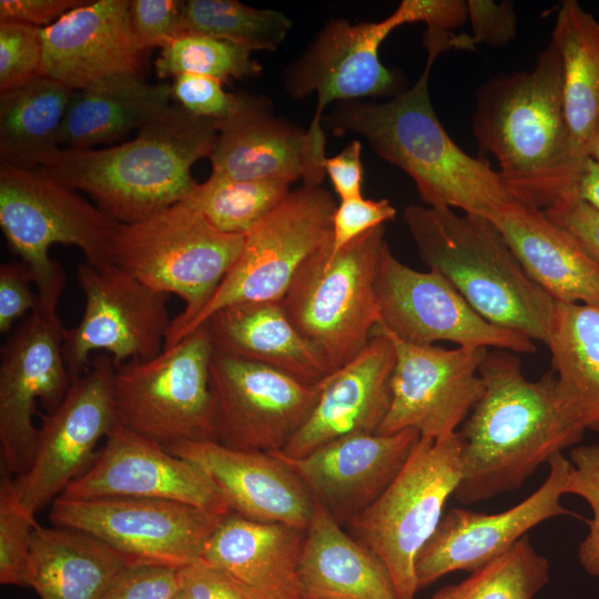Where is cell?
<instances>
[{
  "label": "cell",
  "mask_w": 599,
  "mask_h": 599,
  "mask_svg": "<svg viewBox=\"0 0 599 599\" xmlns=\"http://www.w3.org/2000/svg\"><path fill=\"white\" fill-rule=\"evenodd\" d=\"M479 375L484 394L458 430L463 449L454 496L464 505L519 489L586 432L560 403L554 372L529 380L514 352L489 348Z\"/></svg>",
  "instance_id": "cell-1"
},
{
  "label": "cell",
  "mask_w": 599,
  "mask_h": 599,
  "mask_svg": "<svg viewBox=\"0 0 599 599\" xmlns=\"http://www.w3.org/2000/svg\"><path fill=\"white\" fill-rule=\"evenodd\" d=\"M471 130L519 203L544 211L576 190L585 162L570 140L561 60L551 41L530 71L497 75L477 89Z\"/></svg>",
  "instance_id": "cell-2"
},
{
  "label": "cell",
  "mask_w": 599,
  "mask_h": 599,
  "mask_svg": "<svg viewBox=\"0 0 599 599\" xmlns=\"http://www.w3.org/2000/svg\"><path fill=\"white\" fill-rule=\"evenodd\" d=\"M220 122L170 105L138 135L105 149L58 148L37 167L87 193L118 224H131L182 202L197 182L193 164L210 158Z\"/></svg>",
  "instance_id": "cell-3"
},
{
  "label": "cell",
  "mask_w": 599,
  "mask_h": 599,
  "mask_svg": "<svg viewBox=\"0 0 599 599\" xmlns=\"http://www.w3.org/2000/svg\"><path fill=\"white\" fill-rule=\"evenodd\" d=\"M427 59L418 80L383 103H336L326 120L337 134L364 136L378 156L410 176L430 207L493 220L516 201L498 171L466 153L447 133L432 104Z\"/></svg>",
  "instance_id": "cell-4"
},
{
  "label": "cell",
  "mask_w": 599,
  "mask_h": 599,
  "mask_svg": "<svg viewBox=\"0 0 599 599\" xmlns=\"http://www.w3.org/2000/svg\"><path fill=\"white\" fill-rule=\"evenodd\" d=\"M403 221L423 263L483 318L546 344L556 300L528 276L491 220L413 204Z\"/></svg>",
  "instance_id": "cell-5"
},
{
  "label": "cell",
  "mask_w": 599,
  "mask_h": 599,
  "mask_svg": "<svg viewBox=\"0 0 599 599\" xmlns=\"http://www.w3.org/2000/svg\"><path fill=\"white\" fill-rule=\"evenodd\" d=\"M384 234V225L375 227L336 252L331 238L302 264L282 300L332 373L363 351L380 323L376 282Z\"/></svg>",
  "instance_id": "cell-6"
},
{
  "label": "cell",
  "mask_w": 599,
  "mask_h": 599,
  "mask_svg": "<svg viewBox=\"0 0 599 599\" xmlns=\"http://www.w3.org/2000/svg\"><path fill=\"white\" fill-rule=\"evenodd\" d=\"M243 242L244 235L219 231L182 201L145 220L119 224L112 260L149 288L184 301L166 342L205 306L238 257Z\"/></svg>",
  "instance_id": "cell-7"
},
{
  "label": "cell",
  "mask_w": 599,
  "mask_h": 599,
  "mask_svg": "<svg viewBox=\"0 0 599 599\" xmlns=\"http://www.w3.org/2000/svg\"><path fill=\"white\" fill-rule=\"evenodd\" d=\"M0 226L11 251L29 267L38 294L64 287V272L49 256L54 244L79 247L94 267L114 264L112 242L119 224L38 169L1 162Z\"/></svg>",
  "instance_id": "cell-8"
},
{
  "label": "cell",
  "mask_w": 599,
  "mask_h": 599,
  "mask_svg": "<svg viewBox=\"0 0 599 599\" xmlns=\"http://www.w3.org/2000/svg\"><path fill=\"white\" fill-rule=\"evenodd\" d=\"M463 439L420 437L403 468L364 511L347 525L387 569L397 599L419 590L415 564L437 529L460 479Z\"/></svg>",
  "instance_id": "cell-9"
},
{
  "label": "cell",
  "mask_w": 599,
  "mask_h": 599,
  "mask_svg": "<svg viewBox=\"0 0 599 599\" xmlns=\"http://www.w3.org/2000/svg\"><path fill=\"white\" fill-rule=\"evenodd\" d=\"M337 204L321 186L288 196L244 235L238 257L205 306L173 337L171 347L231 305L282 302L302 264L332 238Z\"/></svg>",
  "instance_id": "cell-10"
},
{
  "label": "cell",
  "mask_w": 599,
  "mask_h": 599,
  "mask_svg": "<svg viewBox=\"0 0 599 599\" xmlns=\"http://www.w3.org/2000/svg\"><path fill=\"white\" fill-rule=\"evenodd\" d=\"M214 348L204 326L156 356L115 367L118 422L163 446L215 440L210 364Z\"/></svg>",
  "instance_id": "cell-11"
},
{
  "label": "cell",
  "mask_w": 599,
  "mask_h": 599,
  "mask_svg": "<svg viewBox=\"0 0 599 599\" xmlns=\"http://www.w3.org/2000/svg\"><path fill=\"white\" fill-rule=\"evenodd\" d=\"M63 288L39 294L37 307L7 337L0 351V450L4 474L22 475L30 466L38 428L37 400L52 413L70 385L58 314Z\"/></svg>",
  "instance_id": "cell-12"
},
{
  "label": "cell",
  "mask_w": 599,
  "mask_h": 599,
  "mask_svg": "<svg viewBox=\"0 0 599 599\" xmlns=\"http://www.w3.org/2000/svg\"><path fill=\"white\" fill-rule=\"evenodd\" d=\"M225 515L166 499L60 495L49 519L53 526L95 536L133 565L180 569L201 559Z\"/></svg>",
  "instance_id": "cell-13"
},
{
  "label": "cell",
  "mask_w": 599,
  "mask_h": 599,
  "mask_svg": "<svg viewBox=\"0 0 599 599\" xmlns=\"http://www.w3.org/2000/svg\"><path fill=\"white\" fill-rule=\"evenodd\" d=\"M77 277L84 311L78 325L65 329L63 342L72 380L88 370L92 352H105L116 367L164 349L172 322L166 294L149 288L115 264L98 268L84 262Z\"/></svg>",
  "instance_id": "cell-14"
},
{
  "label": "cell",
  "mask_w": 599,
  "mask_h": 599,
  "mask_svg": "<svg viewBox=\"0 0 599 599\" xmlns=\"http://www.w3.org/2000/svg\"><path fill=\"white\" fill-rule=\"evenodd\" d=\"M112 358L98 354L85 373L71 382L61 404L42 420L29 468L13 478L22 507L31 515L44 508L93 461L95 446L118 423Z\"/></svg>",
  "instance_id": "cell-15"
},
{
  "label": "cell",
  "mask_w": 599,
  "mask_h": 599,
  "mask_svg": "<svg viewBox=\"0 0 599 599\" xmlns=\"http://www.w3.org/2000/svg\"><path fill=\"white\" fill-rule=\"evenodd\" d=\"M376 292L378 326L403 342L435 345L444 341L514 353L536 351L529 337L483 318L437 272L417 271L400 262L387 243L380 256Z\"/></svg>",
  "instance_id": "cell-16"
},
{
  "label": "cell",
  "mask_w": 599,
  "mask_h": 599,
  "mask_svg": "<svg viewBox=\"0 0 599 599\" xmlns=\"http://www.w3.org/2000/svg\"><path fill=\"white\" fill-rule=\"evenodd\" d=\"M215 440L235 449L283 450L309 416L321 383L213 352L210 364Z\"/></svg>",
  "instance_id": "cell-17"
},
{
  "label": "cell",
  "mask_w": 599,
  "mask_h": 599,
  "mask_svg": "<svg viewBox=\"0 0 599 599\" xmlns=\"http://www.w3.org/2000/svg\"><path fill=\"white\" fill-rule=\"evenodd\" d=\"M392 339L396 362L389 409L378 434L415 429L420 437L439 439L458 432L485 386L479 366L489 348H445Z\"/></svg>",
  "instance_id": "cell-18"
},
{
  "label": "cell",
  "mask_w": 599,
  "mask_h": 599,
  "mask_svg": "<svg viewBox=\"0 0 599 599\" xmlns=\"http://www.w3.org/2000/svg\"><path fill=\"white\" fill-rule=\"evenodd\" d=\"M548 465L549 474L538 489L505 511L484 514L454 508L445 514L417 556L418 588L427 587L449 572L477 570L547 519L565 515L580 517L561 504L571 461L559 453Z\"/></svg>",
  "instance_id": "cell-19"
},
{
  "label": "cell",
  "mask_w": 599,
  "mask_h": 599,
  "mask_svg": "<svg viewBox=\"0 0 599 599\" xmlns=\"http://www.w3.org/2000/svg\"><path fill=\"white\" fill-rule=\"evenodd\" d=\"M397 24L389 14L380 21H328L305 51L284 71V88L293 99L313 93L317 103L311 128L321 129L331 103L382 97L398 89L399 77L379 59L383 41Z\"/></svg>",
  "instance_id": "cell-20"
},
{
  "label": "cell",
  "mask_w": 599,
  "mask_h": 599,
  "mask_svg": "<svg viewBox=\"0 0 599 599\" xmlns=\"http://www.w3.org/2000/svg\"><path fill=\"white\" fill-rule=\"evenodd\" d=\"M62 496L79 499L133 497L174 500L229 514L230 508L205 474L159 441L119 422L90 466Z\"/></svg>",
  "instance_id": "cell-21"
},
{
  "label": "cell",
  "mask_w": 599,
  "mask_h": 599,
  "mask_svg": "<svg viewBox=\"0 0 599 599\" xmlns=\"http://www.w3.org/2000/svg\"><path fill=\"white\" fill-rule=\"evenodd\" d=\"M323 129L306 131L274 115L264 97L240 93L236 112L220 122L212 173L232 180H282L319 186L325 173Z\"/></svg>",
  "instance_id": "cell-22"
},
{
  "label": "cell",
  "mask_w": 599,
  "mask_h": 599,
  "mask_svg": "<svg viewBox=\"0 0 599 599\" xmlns=\"http://www.w3.org/2000/svg\"><path fill=\"white\" fill-rule=\"evenodd\" d=\"M420 435L415 429L394 434H354L324 444L305 456L284 461L341 525L372 505L405 465Z\"/></svg>",
  "instance_id": "cell-23"
},
{
  "label": "cell",
  "mask_w": 599,
  "mask_h": 599,
  "mask_svg": "<svg viewBox=\"0 0 599 599\" xmlns=\"http://www.w3.org/2000/svg\"><path fill=\"white\" fill-rule=\"evenodd\" d=\"M201 469L232 512L306 530L315 500L301 478L271 453L242 450L217 440H181L164 446Z\"/></svg>",
  "instance_id": "cell-24"
},
{
  "label": "cell",
  "mask_w": 599,
  "mask_h": 599,
  "mask_svg": "<svg viewBox=\"0 0 599 599\" xmlns=\"http://www.w3.org/2000/svg\"><path fill=\"white\" fill-rule=\"evenodd\" d=\"M130 0L83 1L41 29L42 73L73 91L120 74H140L144 50L130 23Z\"/></svg>",
  "instance_id": "cell-25"
},
{
  "label": "cell",
  "mask_w": 599,
  "mask_h": 599,
  "mask_svg": "<svg viewBox=\"0 0 599 599\" xmlns=\"http://www.w3.org/2000/svg\"><path fill=\"white\" fill-rule=\"evenodd\" d=\"M395 362L392 339L376 328L358 355L321 382L309 416L280 451L298 458L339 437L377 433L389 409Z\"/></svg>",
  "instance_id": "cell-26"
},
{
  "label": "cell",
  "mask_w": 599,
  "mask_h": 599,
  "mask_svg": "<svg viewBox=\"0 0 599 599\" xmlns=\"http://www.w3.org/2000/svg\"><path fill=\"white\" fill-rule=\"evenodd\" d=\"M491 221L528 276L554 300L599 305V263L572 234L518 201Z\"/></svg>",
  "instance_id": "cell-27"
},
{
  "label": "cell",
  "mask_w": 599,
  "mask_h": 599,
  "mask_svg": "<svg viewBox=\"0 0 599 599\" xmlns=\"http://www.w3.org/2000/svg\"><path fill=\"white\" fill-rule=\"evenodd\" d=\"M305 530L229 512L205 545L201 560L217 567L264 599H304L298 564Z\"/></svg>",
  "instance_id": "cell-28"
},
{
  "label": "cell",
  "mask_w": 599,
  "mask_h": 599,
  "mask_svg": "<svg viewBox=\"0 0 599 599\" xmlns=\"http://www.w3.org/2000/svg\"><path fill=\"white\" fill-rule=\"evenodd\" d=\"M202 326L215 352L266 365L306 384H318L332 373L292 324L282 302L231 305Z\"/></svg>",
  "instance_id": "cell-29"
},
{
  "label": "cell",
  "mask_w": 599,
  "mask_h": 599,
  "mask_svg": "<svg viewBox=\"0 0 599 599\" xmlns=\"http://www.w3.org/2000/svg\"><path fill=\"white\" fill-rule=\"evenodd\" d=\"M298 580L304 599H397L378 557L317 501L305 530Z\"/></svg>",
  "instance_id": "cell-30"
},
{
  "label": "cell",
  "mask_w": 599,
  "mask_h": 599,
  "mask_svg": "<svg viewBox=\"0 0 599 599\" xmlns=\"http://www.w3.org/2000/svg\"><path fill=\"white\" fill-rule=\"evenodd\" d=\"M133 565L85 531L38 525L32 535L28 587L40 599H101Z\"/></svg>",
  "instance_id": "cell-31"
},
{
  "label": "cell",
  "mask_w": 599,
  "mask_h": 599,
  "mask_svg": "<svg viewBox=\"0 0 599 599\" xmlns=\"http://www.w3.org/2000/svg\"><path fill=\"white\" fill-rule=\"evenodd\" d=\"M171 84L120 74L73 91L59 133V148L83 150L138 131L171 104Z\"/></svg>",
  "instance_id": "cell-32"
},
{
  "label": "cell",
  "mask_w": 599,
  "mask_h": 599,
  "mask_svg": "<svg viewBox=\"0 0 599 599\" xmlns=\"http://www.w3.org/2000/svg\"><path fill=\"white\" fill-rule=\"evenodd\" d=\"M546 345L564 408L599 430V305L556 301Z\"/></svg>",
  "instance_id": "cell-33"
},
{
  "label": "cell",
  "mask_w": 599,
  "mask_h": 599,
  "mask_svg": "<svg viewBox=\"0 0 599 599\" xmlns=\"http://www.w3.org/2000/svg\"><path fill=\"white\" fill-rule=\"evenodd\" d=\"M561 60L562 101L578 159L588 150L599 122V21L575 0L564 1L550 40Z\"/></svg>",
  "instance_id": "cell-34"
},
{
  "label": "cell",
  "mask_w": 599,
  "mask_h": 599,
  "mask_svg": "<svg viewBox=\"0 0 599 599\" xmlns=\"http://www.w3.org/2000/svg\"><path fill=\"white\" fill-rule=\"evenodd\" d=\"M73 90L40 75L0 93L1 162L37 169L59 148V133Z\"/></svg>",
  "instance_id": "cell-35"
},
{
  "label": "cell",
  "mask_w": 599,
  "mask_h": 599,
  "mask_svg": "<svg viewBox=\"0 0 599 599\" xmlns=\"http://www.w3.org/2000/svg\"><path fill=\"white\" fill-rule=\"evenodd\" d=\"M282 180H232L214 173L184 200L223 233L245 235L291 193Z\"/></svg>",
  "instance_id": "cell-36"
},
{
  "label": "cell",
  "mask_w": 599,
  "mask_h": 599,
  "mask_svg": "<svg viewBox=\"0 0 599 599\" xmlns=\"http://www.w3.org/2000/svg\"><path fill=\"white\" fill-rule=\"evenodd\" d=\"M183 28L184 33L212 37L251 52L274 51L290 32L292 21L281 11L256 9L236 0H189Z\"/></svg>",
  "instance_id": "cell-37"
},
{
  "label": "cell",
  "mask_w": 599,
  "mask_h": 599,
  "mask_svg": "<svg viewBox=\"0 0 599 599\" xmlns=\"http://www.w3.org/2000/svg\"><path fill=\"white\" fill-rule=\"evenodd\" d=\"M549 579L548 559L535 550L526 535L468 578L437 590L430 599H534Z\"/></svg>",
  "instance_id": "cell-38"
},
{
  "label": "cell",
  "mask_w": 599,
  "mask_h": 599,
  "mask_svg": "<svg viewBox=\"0 0 599 599\" xmlns=\"http://www.w3.org/2000/svg\"><path fill=\"white\" fill-rule=\"evenodd\" d=\"M154 64L160 79L195 73L224 83L232 78H253L262 72V65L252 58L251 51L196 33H183L166 43Z\"/></svg>",
  "instance_id": "cell-39"
},
{
  "label": "cell",
  "mask_w": 599,
  "mask_h": 599,
  "mask_svg": "<svg viewBox=\"0 0 599 599\" xmlns=\"http://www.w3.org/2000/svg\"><path fill=\"white\" fill-rule=\"evenodd\" d=\"M38 526L20 504L14 479L3 474L0 483V583L28 587L31 541Z\"/></svg>",
  "instance_id": "cell-40"
},
{
  "label": "cell",
  "mask_w": 599,
  "mask_h": 599,
  "mask_svg": "<svg viewBox=\"0 0 599 599\" xmlns=\"http://www.w3.org/2000/svg\"><path fill=\"white\" fill-rule=\"evenodd\" d=\"M392 17L397 27L424 22L427 30L424 45L427 58L437 59L446 50H471L475 48L470 35H456L451 31L468 19L467 1L463 0H403Z\"/></svg>",
  "instance_id": "cell-41"
},
{
  "label": "cell",
  "mask_w": 599,
  "mask_h": 599,
  "mask_svg": "<svg viewBox=\"0 0 599 599\" xmlns=\"http://www.w3.org/2000/svg\"><path fill=\"white\" fill-rule=\"evenodd\" d=\"M570 461L566 494L580 496L592 510V518L587 520L589 532L579 546L578 559L589 575L599 577V443L572 448Z\"/></svg>",
  "instance_id": "cell-42"
},
{
  "label": "cell",
  "mask_w": 599,
  "mask_h": 599,
  "mask_svg": "<svg viewBox=\"0 0 599 599\" xmlns=\"http://www.w3.org/2000/svg\"><path fill=\"white\" fill-rule=\"evenodd\" d=\"M42 60L41 28L0 22V93L43 75Z\"/></svg>",
  "instance_id": "cell-43"
},
{
  "label": "cell",
  "mask_w": 599,
  "mask_h": 599,
  "mask_svg": "<svg viewBox=\"0 0 599 599\" xmlns=\"http://www.w3.org/2000/svg\"><path fill=\"white\" fill-rule=\"evenodd\" d=\"M172 99L193 115L219 122L229 120L237 110L240 93H229L216 78L181 73L171 84Z\"/></svg>",
  "instance_id": "cell-44"
},
{
  "label": "cell",
  "mask_w": 599,
  "mask_h": 599,
  "mask_svg": "<svg viewBox=\"0 0 599 599\" xmlns=\"http://www.w3.org/2000/svg\"><path fill=\"white\" fill-rule=\"evenodd\" d=\"M185 1L130 0V23L142 50L164 47L184 33Z\"/></svg>",
  "instance_id": "cell-45"
},
{
  "label": "cell",
  "mask_w": 599,
  "mask_h": 599,
  "mask_svg": "<svg viewBox=\"0 0 599 599\" xmlns=\"http://www.w3.org/2000/svg\"><path fill=\"white\" fill-rule=\"evenodd\" d=\"M395 215L396 209L387 199L372 200L362 195L341 200L332 217V250L339 251Z\"/></svg>",
  "instance_id": "cell-46"
},
{
  "label": "cell",
  "mask_w": 599,
  "mask_h": 599,
  "mask_svg": "<svg viewBox=\"0 0 599 599\" xmlns=\"http://www.w3.org/2000/svg\"><path fill=\"white\" fill-rule=\"evenodd\" d=\"M183 599H264L226 571L199 559L176 570Z\"/></svg>",
  "instance_id": "cell-47"
},
{
  "label": "cell",
  "mask_w": 599,
  "mask_h": 599,
  "mask_svg": "<svg viewBox=\"0 0 599 599\" xmlns=\"http://www.w3.org/2000/svg\"><path fill=\"white\" fill-rule=\"evenodd\" d=\"M34 281L22 262L10 261L0 265V332L8 334L13 324L26 318L38 305L39 294L31 285Z\"/></svg>",
  "instance_id": "cell-48"
},
{
  "label": "cell",
  "mask_w": 599,
  "mask_h": 599,
  "mask_svg": "<svg viewBox=\"0 0 599 599\" xmlns=\"http://www.w3.org/2000/svg\"><path fill=\"white\" fill-rule=\"evenodd\" d=\"M176 570L153 565L131 566L101 599H171L177 592Z\"/></svg>",
  "instance_id": "cell-49"
},
{
  "label": "cell",
  "mask_w": 599,
  "mask_h": 599,
  "mask_svg": "<svg viewBox=\"0 0 599 599\" xmlns=\"http://www.w3.org/2000/svg\"><path fill=\"white\" fill-rule=\"evenodd\" d=\"M471 40L498 49L511 42L517 32V16L511 1L468 0Z\"/></svg>",
  "instance_id": "cell-50"
},
{
  "label": "cell",
  "mask_w": 599,
  "mask_h": 599,
  "mask_svg": "<svg viewBox=\"0 0 599 599\" xmlns=\"http://www.w3.org/2000/svg\"><path fill=\"white\" fill-rule=\"evenodd\" d=\"M542 212L572 234L599 263V212L582 201L576 190L566 193Z\"/></svg>",
  "instance_id": "cell-51"
},
{
  "label": "cell",
  "mask_w": 599,
  "mask_h": 599,
  "mask_svg": "<svg viewBox=\"0 0 599 599\" xmlns=\"http://www.w3.org/2000/svg\"><path fill=\"white\" fill-rule=\"evenodd\" d=\"M83 0H1L0 22L45 28Z\"/></svg>",
  "instance_id": "cell-52"
},
{
  "label": "cell",
  "mask_w": 599,
  "mask_h": 599,
  "mask_svg": "<svg viewBox=\"0 0 599 599\" xmlns=\"http://www.w3.org/2000/svg\"><path fill=\"white\" fill-rule=\"evenodd\" d=\"M324 167L341 200L362 196L364 171L358 140L349 142L336 155L326 158Z\"/></svg>",
  "instance_id": "cell-53"
},
{
  "label": "cell",
  "mask_w": 599,
  "mask_h": 599,
  "mask_svg": "<svg viewBox=\"0 0 599 599\" xmlns=\"http://www.w3.org/2000/svg\"><path fill=\"white\" fill-rule=\"evenodd\" d=\"M577 195L588 205L599 212V162L588 158L580 172Z\"/></svg>",
  "instance_id": "cell-54"
},
{
  "label": "cell",
  "mask_w": 599,
  "mask_h": 599,
  "mask_svg": "<svg viewBox=\"0 0 599 599\" xmlns=\"http://www.w3.org/2000/svg\"><path fill=\"white\" fill-rule=\"evenodd\" d=\"M589 158L593 159L595 161L599 162V122L597 124L596 131L593 133V136L591 139L589 150H588Z\"/></svg>",
  "instance_id": "cell-55"
},
{
  "label": "cell",
  "mask_w": 599,
  "mask_h": 599,
  "mask_svg": "<svg viewBox=\"0 0 599 599\" xmlns=\"http://www.w3.org/2000/svg\"><path fill=\"white\" fill-rule=\"evenodd\" d=\"M171 599H183L179 591Z\"/></svg>",
  "instance_id": "cell-56"
}]
</instances>
